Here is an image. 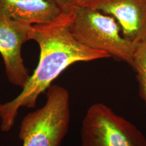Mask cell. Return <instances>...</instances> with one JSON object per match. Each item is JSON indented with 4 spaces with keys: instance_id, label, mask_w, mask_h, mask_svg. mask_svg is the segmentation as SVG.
I'll return each mask as SVG.
<instances>
[{
    "instance_id": "obj_1",
    "label": "cell",
    "mask_w": 146,
    "mask_h": 146,
    "mask_svg": "<svg viewBox=\"0 0 146 146\" xmlns=\"http://www.w3.org/2000/svg\"><path fill=\"white\" fill-rule=\"evenodd\" d=\"M72 19V11L63 12L49 24L31 26L29 39L39 45V64L21 94L10 102L0 104L1 131L11 130L21 108H34L40 95L70 66L110 58L106 53L80 43L71 33Z\"/></svg>"
},
{
    "instance_id": "obj_2",
    "label": "cell",
    "mask_w": 146,
    "mask_h": 146,
    "mask_svg": "<svg viewBox=\"0 0 146 146\" xmlns=\"http://www.w3.org/2000/svg\"><path fill=\"white\" fill-rule=\"evenodd\" d=\"M70 31L74 37L85 46L132 65L137 44L124 36L120 25L111 16L88 7L75 5Z\"/></svg>"
},
{
    "instance_id": "obj_3",
    "label": "cell",
    "mask_w": 146,
    "mask_h": 146,
    "mask_svg": "<svg viewBox=\"0 0 146 146\" xmlns=\"http://www.w3.org/2000/svg\"><path fill=\"white\" fill-rule=\"evenodd\" d=\"M70 122L68 91L52 85L46 91L45 104L22 120L19 139L23 146H60L68 133Z\"/></svg>"
},
{
    "instance_id": "obj_4",
    "label": "cell",
    "mask_w": 146,
    "mask_h": 146,
    "mask_svg": "<svg viewBox=\"0 0 146 146\" xmlns=\"http://www.w3.org/2000/svg\"><path fill=\"white\" fill-rule=\"evenodd\" d=\"M81 146H146V137L131 122L103 103L91 105L81 129Z\"/></svg>"
},
{
    "instance_id": "obj_5",
    "label": "cell",
    "mask_w": 146,
    "mask_h": 146,
    "mask_svg": "<svg viewBox=\"0 0 146 146\" xmlns=\"http://www.w3.org/2000/svg\"><path fill=\"white\" fill-rule=\"evenodd\" d=\"M31 25L16 21L0 13V54L4 62L8 81L23 88L30 78L24 64L21 50L29 41Z\"/></svg>"
},
{
    "instance_id": "obj_6",
    "label": "cell",
    "mask_w": 146,
    "mask_h": 146,
    "mask_svg": "<svg viewBox=\"0 0 146 146\" xmlns=\"http://www.w3.org/2000/svg\"><path fill=\"white\" fill-rule=\"evenodd\" d=\"M75 5L111 16L129 41L136 44L146 41V0H75Z\"/></svg>"
},
{
    "instance_id": "obj_7",
    "label": "cell",
    "mask_w": 146,
    "mask_h": 146,
    "mask_svg": "<svg viewBox=\"0 0 146 146\" xmlns=\"http://www.w3.org/2000/svg\"><path fill=\"white\" fill-rule=\"evenodd\" d=\"M63 12L55 0H0V13L31 26L52 23Z\"/></svg>"
},
{
    "instance_id": "obj_8",
    "label": "cell",
    "mask_w": 146,
    "mask_h": 146,
    "mask_svg": "<svg viewBox=\"0 0 146 146\" xmlns=\"http://www.w3.org/2000/svg\"><path fill=\"white\" fill-rule=\"evenodd\" d=\"M136 74L139 94L146 109V41L137 44L131 66Z\"/></svg>"
},
{
    "instance_id": "obj_9",
    "label": "cell",
    "mask_w": 146,
    "mask_h": 146,
    "mask_svg": "<svg viewBox=\"0 0 146 146\" xmlns=\"http://www.w3.org/2000/svg\"><path fill=\"white\" fill-rule=\"evenodd\" d=\"M64 12H72L75 6V0H55Z\"/></svg>"
}]
</instances>
